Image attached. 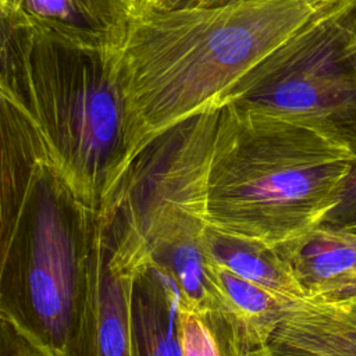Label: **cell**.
<instances>
[{
    "instance_id": "cell-1",
    "label": "cell",
    "mask_w": 356,
    "mask_h": 356,
    "mask_svg": "<svg viewBox=\"0 0 356 356\" xmlns=\"http://www.w3.org/2000/svg\"><path fill=\"white\" fill-rule=\"evenodd\" d=\"M0 104V318L47 356H64L85 309L97 210L25 113Z\"/></svg>"
},
{
    "instance_id": "cell-2",
    "label": "cell",
    "mask_w": 356,
    "mask_h": 356,
    "mask_svg": "<svg viewBox=\"0 0 356 356\" xmlns=\"http://www.w3.org/2000/svg\"><path fill=\"white\" fill-rule=\"evenodd\" d=\"M0 97L39 131L75 193L99 210L146 143L118 53L1 21Z\"/></svg>"
},
{
    "instance_id": "cell-3",
    "label": "cell",
    "mask_w": 356,
    "mask_h": 356,
    "mask_svg": "<svg viewBox=\"0 0 356 356\" xmlns=\"http://www.w3.org/2000/svg\"><path fill=\"white\" fill-rule=\"evenodd\" d=\"M323 0H246L199 10L138 7L118 61L146 142L224 95Z\"/></svg>"
},
{
    "instance_id": "cell-4",
    "label": "cell",
    "mask_w": 356,
    "mask_h": 356,
    "mask_svg": "<svg viewBox=\"0 0 356 356\" xmlns=\"http://www.w3.org/2000/svg\"><path fill=\"white\" fill-rule=\"evenodd\" d=\"M355 157L305 127L221 104L207 221L271 246L296 239L321 224Z\"/></svg>"
},
{
    "instance_id": "cell-5",
    "label": "cell",
    "mask_w": 356,
    "mask_h": 356,
    "mask_svg": "<svg viewBox=\"0 0 356 356\" xmlns=\"http://www.w3.org/2000/svg\"><path fill=\"white\" fill-rule=\"evenodd\" d=\"M220 111L210 104L150 138L97 210L114 254L132 270L147 266L152 246L168 231L207 221Z\"/></svg>"
},
{
    "instance_id": "cell-6",
    "label": "cell",
    "mask_w": 356,
    "mask_h": 356,
    "mask_svg": "<svg viewBox=\"0 0 356 356\" xmlns=\"http://www.w3.org/2000/svg\"><path fill=\"white\" fill-rule=\"evenodd\" d=\"M305 127L356 156V51L325 6L221 99Z\"/></svg>"
},
{
    "instance_id": "cell-7",
    "label": "cell",
    "mask_w": 356,
    "mask_h": 356,
    "mask_svg": "<svg viewBox=\"0 0 356 356\" xmlns=\"http://www.w3.org/2000/svg\"><path fill=\"white\" fill-rule=\"evenodd\" d=\"M135 274L114 254L97 211L85 309L64 356H132L131 293Z\"/></svg>"
},
{
    "instance_id": "cell-8",
    "label": "cell",
    "mask_w": 356,
    "mask_h": 356,
    "mask_svg": "<svg viewBox=\"0 0 356 356\" xmlns=\"http://www.w3.org/2000/svg\"><path fill=\"white\" fill-rule=\"evenodd\" d=\"M136 10V0H0L1 21L106 53L121 50Z\"/></svg>"
},
{
    "instance_id": "cell-9",
    "label": "cell",
    "mask_w": 356,
    "mask_h": 356,
    "mask_svg": "<svg viewBox=\"0 0 356 356\" xmlns=\"http://www.w3.org/2000/svg\"><path fill=\"white\" fill-rule=\"evenodd\" d=\"M268 345L274 356H356V300L292 303Z\"/></svg>"
},
{
    "instance_id": "cell-10",
    "label": "cell",
    "mask_w": 356,
    "mask_h": 356,
    "mask_svg": "<svg viewBox=\"0 0 356 356\" xmlns=\"http://www.w3.org/2000/svg\"><path fill=\"white\" fill-rule=\"evenodd\" d=\"M306 299L335 302L356 270V234L317 227L277 246Z\"/></svg>"
},
{
    "instance_id": "cell-11",
    "label": "cell",
    "mask_w": 356,
    "mask_h": 356,
    "mask_svg": "<svg viewBox=\"0 0 356 356\" xmlns=\"http://www.w3.org/2000/svg\"><path fill=\"white\" fill-rule=\"evenodd\" d=\"M132 356H184L182 300L174 282L147 264L131 293Z\"/></svg>"
},
{
    "instance_id": "cell-12",
    "label": "cell",
    "mask_w": 356,
    "mask_h": 356,
    "mask_svg": "<svg viewBox=\"0 0 356 356\" xmlns=\"http://www.w3.org/2000/svg\"><path fill=\"white\" fill-rule=\"evenodd\" d=\"M207 221H191L161 236L150 249L147 264L177 286L182 307L207 316L218 310L211 257L204 243Z\"/></svg>"
},
{
    "instance_id": "cell-13",
    "label": "cell",
    "mask_w": 356,
    "mask_h": 356,
    "mask_svg": "<svg viewBox=\"0 0 356 356\" xmlns=\"http://www.w3.org/2000/svg\"><path fill=\"white\" fill-rule=\"evenodd\" d=\"M204 243L210 257L234 274L291 303L306 299L277 246L211 224L206 225Z\"/></svg>"
},
{
    "instance_id": "cell-14",
    "label": "cell",
    "mask_w": 356,
    "mask_h": 356,
    "mask_svg": "<svg viewBox=\"0 0 356 356\" xmlns=\"http://www.w3.org/2000/svg\"><path fill=\"white\" fill-rule=\"evenodd\" d=\"M211 271L218 298V310L214 313L246 337L268 342L292 303L234 274L213 259Z\"/></svg>"
},
{
    "instance_id": "cell-15",
    "label": "cell",
    "mask_w": 356,
    "mask_h": 356,
    "mask_svg": "<svg viewBox=\"0 0 356 356\" xmlns=\"http://www.w3.org/2000/svg\"><path fill=\"white\" fill-rule=\"evenodd\" d=\"M202 317L213 330L222 356H274L268 342H260L246 337L218 313H210Z\"/></svg>"
},
{
    "instance_id": "cell-16",
    "label": "cell",
    "mask_w": 356,
    "mask_h": 356,
    "mask_svg": "<svg viewBox=\"0 0 356 356\" xmlns=\"http://www.w3.org/2000/svg\"><path fill=\"white\" fill-rule=\"evenodd\" d=\"M318 227L356 234V157L341 184L334 206Z\"/></svg>"
},
{
    "instance_id": "cell-17",
    "label": "cell",
    "mask_w": 356,
    "mask_h": 356,
    "mask_svg": "<svg viewBox=\"0 0 356 356\" xmlns=\"http://www.w3.org/2000/svg\"><path fill=\"white\" fill-rule=\"evenodd\" d=\"M184 356H222L217 338L207 321L182 307Z\"/></svg>"
},
{
    "instance_id": "cell-18",
    "label": "cell",
    "mask_w": 356,
    "mask_h": 356,
    "mask_svg": "<svg viewBox=\"0 0 356 356\" xmlns=\"http://www.w3.org/2000/svg\"><path fill=\"white\" fill-rule=\"evenodd\" d=\"M1 356H47L11 323L1 320Z\"/></svg>"
},
{
    "instance_id": "cell-19",
    "label": "cell",
    "mask_w": 356,
    "mask_h": 356,
    "mask_svg": "<svg viewBox=\"0 0 356 356\" xmlns=\"http://www.w3.org/2000/svg\"><path fill=\"white\" fill-rule=\"evenodd\" d=\"M246 0H136L138 7L153 11H181L225 7Z\"/></svg>"
},
{
    "instance_id": "cell-20",
    "label": "cell",
    "mask_w": 356,
    "mask_h": 356,
    "mask_svg": "<svg viewBox=\"0 0 356 356\" xmlns=\"http://www.w3.org/2000/svg\"><path fill=\"white\" fill-rule=\"evenodd\" d=\"M324 3L345 28L356 51V0H324Z\"/></svg>"
},
{
    "instance_id": "cell-21",
    "label": "cell",
    "mask_w": 356,
    "mask_h": 356,
    "mask_svg": "<svg viewBox=\"0 0 356 356\" xmlns=\"http://www.w3.org/2000/svg\"><path fill=\"white\" fill-rule=\"evenodd\" d=\"M339 300H356V270H355L353 280L349 289L345 292V295ZM339 300H335V302H339Z\"/></svg>"
}]
</instances>
